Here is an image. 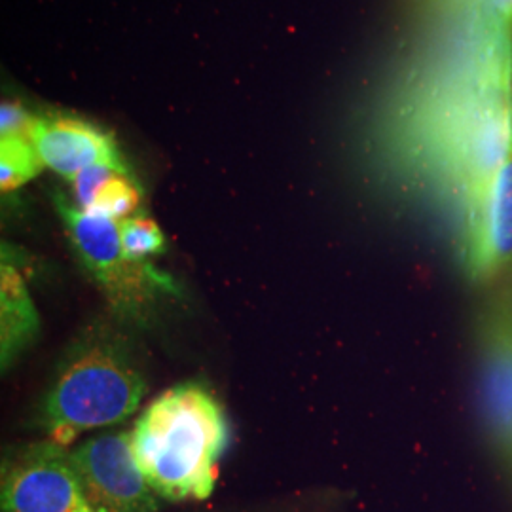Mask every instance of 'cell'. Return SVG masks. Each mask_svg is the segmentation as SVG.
<instances>
[{"label": "cell", "mask_w": 512, "mask_h": 512, "mask_svg": "<svg viewBox=\"0 0 512 512\" xmlns=\"http://www.w3.org/2000/svg\"><path fill=\"white\" fill-rule=\"evenodd\" d=\"M122 247L133 260L147 262L150 256L165 251V238L160 226L147 217H131L120 222Z\"/></svg>", "instance_id": "cell-12"}, {"label": "cell", "mask_w": 512, "mask_h": 512, "mask_svg": "<svg viewBox=\"0 0 512 512\" xmlns=\"http://www.w3.org/2000/svg\"><path fill=\"white\" fill-rule=\"evenodd\" d=\"M0 488L2 512H80L90 507L71 454L52 440L4 459Z\"/></svg>", "instance_id": "cell-4"}, {"label": "cell", "mask_w": 512, "mask_h": 512, "mask_svg": "<svg viewBox=\"0 0 512 512\" xmlns=\"http://www.w3.org/2000/svg\"><path fill=\"white\" fill-rule=\"evenodd\" d=\"M480 6V14H486L492 21L511 23L512 0H476Z\"/></svg>", "instance_id": "cell-15"}, {"label": "cell", "mask_w": 512, "mask_h": 512, "mask_svg": "<svg viewBox=\"0 0 512 512\" xmlns=\"http://www.w3.org/2000/svg\"><path fill=\"white\" fill-rule=\"evenodd\" d=\"M145 391V368L128 334L112 323H93L57 365L40 406V427L67 446L86 431L128 420Z\"/></svg>", "instance_id": "cell-1"}, {"label": "cell", "mask_w": 512, "mask_h": 512, "mask_svg": "<svg viewBox=\"0 0 512 512\" xmlns=\"http://www.w3.org/2000/svg\"><path fill=\"white\" fill-rule=\"evenodd\" d=\"M88 505L95 512H156L158 495L135 458L131 433H103L71 452Z\"/></svg>", "instance_id": "cell-5"}, {"label": "cell", "mask_w": 512, "mask_h": 512, "mask_svg": "<svg viewBox=\"0 0 512 512\" xmlns=\"http://www.w3.org/2000/svg\"><path fill=\"white\" fill-rule=\"evenodd\" d=\"M57 209L86 272L124 321L145 325L160 296L177 294L171 275L160 272L148 260L126 255L118 220L82 211L63 198H57Z\"/></svg>", "instance_id": "cell-3"}, {"label": "cell", "mask_w": 512, "mask_h": 512, "mask_svg": "<svg viewBox=\"0 0 512 512\" xmlns=\"http://www.w3.org/2000/svg\"><path fill=\"white\" fill-rule=\"evenodd\" d=\"M44 165L31 139H2L0 143V186L12 192L31 181Z\"/></svg>", "instance_id": "cell-10"}, {"label": "cell", "mask_w": 512, "mask_h": 512, "mask_svg": "<svg viewBox=\"0 0 512 512\" xmlns=\"http://www.w3.org/2000/svg\"><path fill=\"white\" fill-rule=\"evenodd\" d=\"M37 116H31L18 103H2L0 135L2 139H31Z\"/></svg>", "instance_id": "cell-14"}, {"label": "cell", "mask_w": 512, "mask_h": 512, "mask_svg": "<svg viewBox=\"0 0 512 512\" xmlns=\"http://www.w3.org/2000/svg\"><path fill=\"white\" fill-rule=\"evenodd\" d=\"M141 203V192L137 184L129 179L128 171H118L112 175L109 183L105 184L95 198V203L88 213L103 215L112 220H128L133 217Z\"/></svg>", "instance_id": "cell-11"}, {"label": "cell", "mask_w": 512, "mask_h": 512, "mask_svg": "<svg viewBox=\"0 0 512 512\" xmlns=\"http://www.w3.org/2000/svg\"><path fill=\"white\" fill-rule=\"evenodd\" d=\"M118 171H128V169H120V167H114V165L99 164L80 171L73 179L76 207L82 209V211H90L93 203H95V198L101 192V188L109 183L112 175L118 173Z\"/></svg>", "instance_id": "cell-13"}, {"label": "cell", "mask_w": 512, "mask_h": 512, "mask_svg": "<svg viewBox=\"0 0 512 512\" xmlns=\"http://www.w3.org/2000/svg\"><path fill=\"white\" fill-rule=\"evenodd\" d=\"M465 260L473 281H512V145L495 177L482 224L465 247Z\"/></svg>", "instance_id": "cell-8"}, {"label": "cell", "mask_w": 512, "mask_h": 512, "mask_svg": "<svg viewBox=\"0 0 512 512\" xmlns=\"http://www.w3.org/2000/svg\"><path fill=\"white\" fill-rule=\"evenodd\" d=\"M478 357L486 429L512 471V285L499 289L480 311Z\"/></svg>", "instance_id": "cell-6"}, {"label": "cell", "mask_w": 512, "mask_h": 512, "mask_svg": "<svg viewBox=\"0 0 512 512\" xmlns=\"http://www.w3.org/2000/svg\"><path fill=\"white\" fill-rule=\"evenodd\" d=\"M0 304H2V366L14 363L38 332V315L31 296L27 293L25 279L4 256L0 275Z\"/></svg>", "instance_id": "cell-9"}, {"label": "cell", "mask_w": 512, "mask_h": 512, "mask_svg": "<svg viewBox=\"0 0 512 512\" xmlns=\"http://www.w3.org/2000/svg\"><path fill=\"white\" fill-rule=\"evenodd\" d=\"M131 444L158 497L205 499L215 488L228 425L203 387L184 384L148 404L131 431Z\"/></svg>", "instance_id": "cell-2"}, {"label": "cell", "mask_w": 512, "mask_h": 512, "mask_svg": "<svg viewBox=\"0 0 512 512\" xmlns=\"http://www.w3.org/2000/svg\"><path fill=\"white\" fill-rule=\"evenodd\" d=\"M31 143L44 167L71 179L92 167L107 164L126 169L109 135L73 118H38L31 133Z\"/></svg>", "instance_id": "cell-7"}, {"label": "cell", "mask_w": 512, "mask_h": 512, "mask_svg": "<svg viewBox=\"0 0 512 512\" xmlns=\"http://www.w3.org/2000/svg\"><path fill=\"white\" fill-rule=\"evenodd\" d=\"M80 512H95V511H93L92 507H88V509H84V511H80Z\"/></svg>", "instance_id": "cell-16"}]
</instances>
